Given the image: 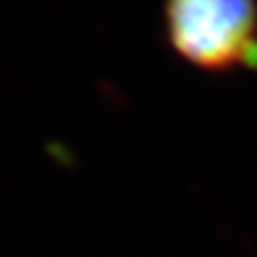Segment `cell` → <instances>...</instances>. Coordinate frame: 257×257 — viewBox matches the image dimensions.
<instances>
[{
    "label": "cell",
    "mask_w": 257,
    "mask_h": 257,
    "mask_svg": "<svg viewBox=\"0 0 257 257\" xmlns=\"http://www.w3.org/2000/svg\"><path fill=\"white\" fill-rule=\"evenodd\" d=\"M165 35L197 69H257V0H167Z\"/></svg>",
    "instance_id": "obj_1"
}]
</instances>
